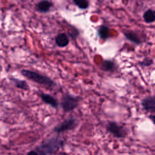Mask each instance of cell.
Instances as JSON below:
<instances>
[{
	"mask_svg": "<svg viewBox=\"0 0 155 155\" xmlns=\"http://www.w3.org/2000/svg\"><path fill=\"white\" fill-rule=\"evenodd\" d=\"M142 108L147 112L154 114L155 112V97L154 96H148L141 101Z\"/></svg>",
	"mask_w": 155,
	"mask_h": 155,
	"instance_id": "cell-6",
	"label": "cell"
},
{
	"mask_svg": "<svg viewBox=\"0 0 155 155\" xmlns=\"http://www.w3.org/2000/svg\"><path fill=\"white\" fill-rule=\"evenodd\" d=\"M107 130L114 137L117 138L124 137L126 134V131L124 127L116 122H109L107 125Z\"/></svg>",
	"mask_w": 155,
	"mask_h": 155,
	"instance_id": "cell-5",
	"label": "cell"
},
{
	"mask_svg": "<svg viewBox=\"0 0 155 155\" xmlns=\"http://www.w3.org/2000/svg\"><path fill=\"white\" fill-rule=\"evenodd\" d=\"M150 116V118L151 119L152 122H154V116L153 114V115H151V116Z\"/></svg>",
	"mask_w": 155,
	"mask_h": 155,
	"instance_id": "cell-18",
	"label": "cell"
},
{
	"mask_svg": "<svg viewBox=\"0 0 155 155\" xmlns=\"http://www.w3.org/2000/svg\"><path fill=\"white\" fill-rule=\"evenodd\" d=\"M97 33L98 36L102 40H107L110 37V28L107 25H101L97 29Z\"/></svg>",
	"mask_w": 155,
	"mask_h": 155,
	"instance_id": "cell-12",
	"label": "cell"
},
{
	"mask_svg": "<svg viewBox=\"0 0 155 155\" xmlns=\"http://www.w3.org/2000/svg\"><path fill=\"white\" fill-rule=\"evenodd\" d=\"M138 64L142 67H149L153 64V59L149 58H145L143 59V61L139 62Z\"/></svg>",
	"mask_w": 155,
	"mask_h": 155,
	"instance_id": "cell-16",
	"label": "cell"
},
{
	"mask_svg": "<svg viewBox=\"0 0 155 155\" xmlns=\"http://www.w3.org/2000/svg\"><path fill=\"white\" fill-rule=\"evenodd\" d=\"M77 126V119L74 117H69L57 125L53 129L54 132L61 133L71 130Z\"/></svg>",
	"mask_w": 155,
	"mask_h": 155,
	"instance_id": "cell-4",
	"label": "cell"
},
{
	"mask_svg": "<svg viewBox=\"0 0 155 155\" xmlns=\"http://www.w3.org/2000/svg\"><path fill=\"white\" fill-rule=\"evenodd\" d=\"M124 36L126 38V39L129 41L130 42L139 45L141 44L142 40L141 38L139 37L137 33H136L135 31L129 30V31H125L123 33Z\"/></svg>",
	"mask_w": 155,
	"mask_h": 155,
	"instance_id": "cell-10",
	"label": "cell"
},
{
	"mask_svg": "<svg viewBox=\"0 0 155 155\" xmlns=\"http://www.w3.org/2000/svg\"><path fill=\"white\" fill-rule=\"evenodd\" d=\"M73 2L81 10L87 9L90 5V2L87 0H73Z\"/></svg>",
	"mask_w": 155,
	"mask_h": 155,
	"instance_id": "cell-15",
	"label": "cell"
},
{
	"mask_svg": "<svg viewBox=\"0 0 155 155\" xmlns=\"http://www.w3.org/2000/svg\"><path fill=\"white\" fill-rule=\"evenodd\" d=\"M11 80L13 81L15 86L18 88H20L23 90H28L29 89V85L26 82V81L14 78H11Z\"/></svg>",
	"mask_w": 155,
	"mask_h": 155,
	"instance_id": "cell-14",
	"label": "cell"
},
{
	"mask_svg": "<svg viewBox=\"0 0 155 155\" xmlns=\"http://www.w3.org/2000/svg\"><path fill=\"white\" fill-rule=\"evenodd\" d=\"M100 68L102 70L104 71L110 73L115 72L117 69L116 64L113 61L110 59L103 60L102 62L101 63Z\"/></svg>",
	"mask_w": 155,
	"mask_h": 155,
	"instance_id": "cell-8",
	"label": "cell"
},
{
	"mask_svg": "<svg viewBox=\"0 0 155 155\" xmlns=\"http://www.w3.org/2000/svg\"><path fill=\"white\" fill-rule=\"evenodd\" d=\"M81 99V97L67 92L62 95L60 105L64 112H71L78 107Z\"/></svg>",
	"mask_w": 155,
	"mask_h": 155,
	"instance_id": "cell-3",
	"label": "cell"
},
{
	"mask_svg": "<svg viewBox=\"0 0 155 155\" xmlns=\"http://www.w3.org/2000/svg\"><path fill=\"white\" fill-rule=\"evenodd\" d=\"M64 140L58 136L52 137L43 142L36 148L37 152L41 155H50L56 153L63 145Z\"/></svg>",
	"mask_w": 155,
	"mask_h": 155,
	"instance_id": "cell-2",
	"label": "cell"
},
{
	"mask_svg": "<svg viewBox=\"0 0 155 155\" xmlns=\"http://www.w3.org/2000/svg\"><path fill=\"white\" fill-rule=\"evenodd\" d=\"M39 96L44 104L51 106L53 108H58L59 105L58 101L53 96L42 92L39 94Z\"/></svg>",
	"mask_w": 155,
	"mask_h": 155,
	"instance_id": "cell-7",
	"label": "cell"
},
{
	"mask_svg": "<svg viewBox=\"0 0 155 155\" xmlns=\"http://www.w3.org/2000/svg\"><path fill=\"white\" fill-rule=\"evenodd\" d=\"M53 4L49 1H41L36 5V10L41 13H47L50 12Z\"/></svg>",
	"mask_w": 155,
	"mask_h": 155,
	"instance_id": "cell-9",
	"label": "cell"
},
{
	"mask_svg": "<svg viewBox=\"0 0 155 155\" xmlns=\"http://www.w3.org/2000/svg\"><path fill=\"white\" fill-rule=\"evenodd\" d=\"M144 21L147 24H151L155 21V12L151 8H148L143 13Z\"/></svg>",
	"mask_w": 155,
	"mask_h": 155,
	"instance_id": "cell-13",
	"label": "cell"
},
{
	"mask_svg": "<svg viewBox=\"0 0 155 155\" xmlns=\"http://www.w3.org/2000/svg\"><path fill=\"white\" fill-rule=\"evenodd\" d=\"M1 70V67H0V71Z\"/></svg>",
	"mask_w": 155,
	"mask_h": 155,
	"instance_id": "cell-19",
	"label": "cell"
},
{
	"mask_svg": "<svg viewBox=\"0 0 155 155\" xmlns=\"http://www.w3.org/2000/svg\"><path fill=\"white\" fill-rule=\"evenodd\" d=\"M21 73L23 76L25 77L28 79L38 84L42 85L47 88H53L57 85L56 82H54L50 77L45 74H41L38 72L23 69L21 70Z\"/></svg>",
	"mask_w": 155,
	"mask_h": 155,
	"instance_id": "cell-1",
	"label": "cell"
},
{
	"mask_svg": "<svg viewBox=\"0 0 155 155\" xmlns=\"http://www.w3.org/2000/svg\"><path fill=\"white\" fill-rule=\"evenodd\" d=\"M27 155H39L37 151H31L27 153Z\"/></svg>",
	"mask_w": 155,
	"mask_h": 155,
	"instance_id": "cell-17",
	"label": "cell"
},
{
	"mask_svg": "<svg viewBox=\"0 0 155 155\" xmlns=\"http://www.w3.org/2000/svg\"><path fill=\"white\" fill-rule=\"evenodd\" d=\"M70 39L67 35L65 33H59L55 37V43L59 47H65L68 45Z\"/></svg>",
	"mask_w": 155,
	"mask_h": 155,
	"instance_id": "cell-11",
	"label": "cell"
}]
</instances>
